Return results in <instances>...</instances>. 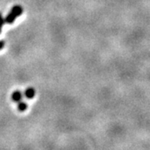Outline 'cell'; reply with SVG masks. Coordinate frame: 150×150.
Here are the masks:
<instances>
[{"instance_id": "6da1fadb", "label": "cell", "mask_w": 150, "mask_h": 150, "mask_svg": "<svg viewBox=\"0 0 150 150\" xmlns=\"http://www.w3.org/2000/svg\"><path fill=\"white\" fill-rule=\"evenodd\" d=\"M23 97V93L19 91V90H16V91H14L12 93V97L11 98H12V100L13 102L18 103L19 101H21Z\"/></svg>"}, {"instance_id": "7a4b0ae2", "label": "cell", "mask_w": 150, "mask_h": 150, "mask_svg": "<svg viewBox=\"0 0 150 150\" xmlns=\"http://www.w3.org/2000/svg\"><path fill=\"white\" fill-rule=\"evenodd\" d=\"M24 96L27 99H32L35 96V89L32 88V87H29L26 88V90L24 91Z\"/></svg>"}, {"instance_id": "3957f363", "label": "cell", "mask_w": 150, "mask_h": 150, "mask_svg": "<svg viewBox=\"0 0 150 150\" xmlns=\"http://www.w3.org/2000/svg\"><path fill=\"white\" fill-rule=\"evenodd\" d=\"M23 8H22L20 5H15L13 6V8H12V9H11V13L14 15V16L16 17H18L21 15L22 13H23Z\"/></svg>"}, {"instance_id": "277c9868", "label": "cell", "mask_w": 150, "mask_h": 150, "mask_svg": "<svg viewBox=\"0 0 150 150\" xmlns=\"http://www.w3.org/2000/svg\"><path fill=\"white\" fill-rule=\"evenodd\" d=\"M15 18H16V17L14 16L12 13H8L7 14V16L4 18V19H5V23H8V24H12L14 20H15Z\"/></svg>"}, {"instance_id": "5b68a950", "label": "cell", "mask_w": 150, "mask_h": 150, "mask_svg": "<svg viewBox=\"0 0 150 150\" xmlns=\"http://www.w3.org/2000/svg\"><path fill=\"white\" fill-rule=\"evenodd\" d=\"M28 105H27V103L24 102V101H19V102L18 103V110L19 111V112H24L26 109H27Z\"/></svg>"}, {"instance_id": "8992f818", "label": "cell", "mask_w": 150, "mask_h": 150, "mask_svg": "<svg viewBox=\"0 0 150 150\" xmlns=\"http://www.w3.org/2000/svg\"><path fill=\"white\" fill-rule=\"evenodd\" d=\"M5 23H6L5 19H4V18L3 17L2 13H0V26H1V27H3Z\"/></svg>"}, {"instance_id": "52a82bcc", "label": "cell", "mask_w": 150, "mask_h": 150, "mask_svg": "<svg viewBox=\"0 0 150 150\" xmlns=\"http://www.w3.org/2000/svg\"><path fill=\"white\" fill-rule=\"evenodd\" d=\"M4 46H5V42L4 40H0V50L4 48Z\"/></svg>"}, {"instance_id": "ba28073f", "label": "cell", "mask_w": 150, "mask_h": 150, "mask_svg": "<svg viewBox=\"0 0 150 150\" xmlns=\"http://www.w3.org/2000/svg\"><path fill=\"white\" fill-rule=\"evenodd\" d=\"M1 31H2V27L0 26V33H1Z\"/></svg>"}]
</instances>
